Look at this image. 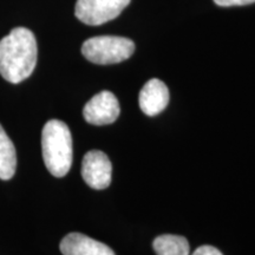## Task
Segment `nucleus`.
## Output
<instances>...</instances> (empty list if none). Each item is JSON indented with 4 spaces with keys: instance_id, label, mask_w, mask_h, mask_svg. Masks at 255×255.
Segmentation results:
<instances>
[{
    "instance_id": "20e7f679",
    "label": "nucleus",
    "mask_w": 255,
    "mask_h": 255,
    "mask_svg": "<svg viewBox=\"0 0 255 255\" xmlns=\"http://www.w3.org/2000/svg\"><path fill=\"white\" fill-rule=\"evenodd\" d=\"M130 0H77L75 14L82 23L97 26L119 17Z\"/></svg>"
},
{
    "instance_id": "423d86ee",
    "label": "nucleus",
    "mask_w": 255,
    "mask_h": 255,
    "mask_svg": "<svg viewBox=\"0 0 255 255\" xmlns=\"http://www.w3.org/2000/svg\"><path fill=\"white\" fill-rule=\"evenodd\" d=\"M121 113L119 100L113 92L101 91L85 104L83 116L94 126H108L119 119Z\"/></svg>"
},
{
    "instance_id": "f257e3e1",
    "label": "nucleus",
    "mask_w": 255,
    "mask_h": 255,
    "mask_svg": "<svg viewBox=\"0 0 255 255\" xmlns=\"http://www.w3.org/2000/svg\"><path fill=\"white\" fill-rule=\"evenodd\" d=\"M38 47L34 34L15 27L0 40V75L12 84L25 81L37 64Z\"/></svg>"
},
{
    "instance_id": "9b49d317",
    "label": "nucleus",
    "mask_w": 255,
    "mask_h": 255,
    "mask_svg": "<svg viewBox=\"0 0 255 255\" xmlns=\"http://www.w3.org/2000/svg\"><path fill=\"white\" fill-rule=\"evenodd\" d=\"M214 2L219 6L227 7V6L250 5V4H253V2H255V0H214Z\"/></svg>"
},
{
    "instance_id": "39448f33",
    "label": "nucleus",
    "mask_w": 255,
    "mask_h": 255,
    "mask_svg": "<svg viewBox=\"0 0 255 255\" xmlns=\"http://www.w3.org/2000/svg\"><path fill=\"white\" fill-rule=\"evenodd\" d=\"M82 176L92 189L102 190L109 187L113 176V164L107 154L100 150L87 152L83 158Z\"/></svg>"
},
{
    "instance_id": "9d476101",
    "label": "nucleus",
    "mask_w": 255,
    "mask_h": 255,
    "mask_svg": "<svg viewBox=\"0 0 255 255\" xmlns=\"http://www.w3.org/2000/svg\"><path fill=\"white\" fill-rule=\"evenodd\" d=\"M157 255H189L190 248L187 239L180 235H159L152 242Z\"/></svg>"
},
{
    "instance_id": "7ed1b4c3",
    "label": "nucleus",
    "mask_w": 255,
    "mask_h": 255,
    "mask_svg": "<svg viewBox=\"0 0 255 255\" xmlns=\"http://www.w3.org/2000/svg\"><path fill=\"white\" fill-rule=\"evenodd\" d=\"M135 51L132 40L117 36L92 37L82 46L83 56L98 65H110L124 62Z\"/></svg>"
},
{
    "instance_id": "6e6552de",
    "label": "nucleus",
    "mask_w": 255,
    "mask_h": 255,
    "mask_svg": "<svg viewBox=\"0 0 255 255\" xmlns=\"http://www.w3.org/2000/svg\"><path fill=\"white\" fill-rule=\"evenodd\" d=\"M63 255H115L114 251L107 245L81 234L70 233L60 242Z\"/></svg>"
},
{
    "instance_id": "1a4fd4ad",
    "label": "nucleus",
    "mask_w": 255,
    "mask_h": 255,
    "mask_svg": "<svg viewBox=\"0 0 255 255\" xmlns=\"http://www.w3.org/2000/svg\"><path fill=\"white\" fill-rule=\"evenodd\" d=\"M17 168L15 148L4 128L0 126V180L7 181L13 177Z\"/></svg>"
},
{
    "instance_id": "f03ea898",
    "label": "nucleus",
    "mask_w": 255,
    "mask_h": 255,
    "mask_svg": "<svg viewBox=\"0 0 255 255\" xmlns=\"http://www.w3.org/2000/svg\"><path fill=\"white\" fill-rule=\"evenodd\" d=\"M41 150L47 170L63 177L72 164V137L69 127L59 120H51L43 128Z\"/></svg>"
},
{
    "instance_id": "0eeeda50",
    "label": "nucleus",
    "mask_w": 255,
    "mask_h": 255,
    "mask_svg": "<svg viewBox=\"0 0 255 255\" xmlns=\"http://www.w3.org/2000/svg\"><path fill=\"white\" fill-rule=\"evenodd\" d=\"M139 108L146 116H156L162 113L169 103L167 85L157 78L148 81L139 92Z\"/></svg>"
},
{
    "instance_id": "f8f14e48",
    "label": "nucleus",
    "mask_w": 255,
    "mask_h": 255,
    "mask_svg": "<svg viewBox=\"0 0 255 255\" xmlns=\"http://www.w3.org/2000/svg\"><path fill=\"white\" fill-rule=\"evenodd\" d=\"M191 255H223L218 248L213 246H201Z\"/></svg>"
}]
</instances>
